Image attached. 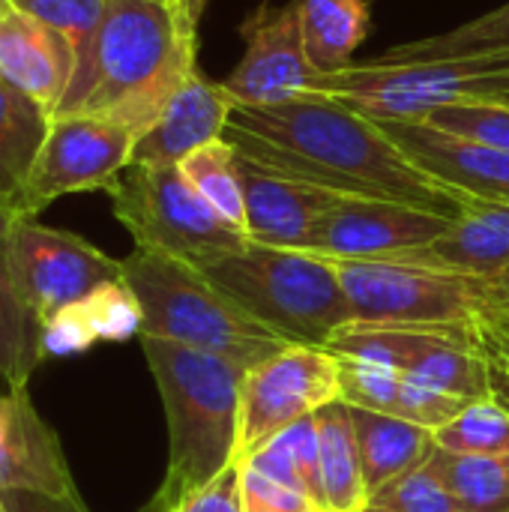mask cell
<instances>
[{
    "instance_id": "1",
    "label": "cell",
    "mask_w": 509,
    "mask_h": 512,
    "mask_svg": "<svg viewBox=\"0 0 509 512\" xmlns=\"http://www.w3.org/2000/svg\"><path fill=\"white\" fill-rule=\"evenodd\" d=\"M225 141L267 171L345 198L396 201L447 219L483 204L429 177L378 120L324 93L234 105Z\"/></svg>"
},
{
    "instance_id": "2",
    "label": "cell",
    "mask_w": 509,
    "mask_h": 512,
    "mask_svg": "<svg viewBox=\"0 0 509 512\" xmlns=\"http://www.w3.org/2000/svg\"><path fill=\"white\" fill-rule=\"evenodd\" d=\"M198 18L192 0H108L93 60L54 117H102L141 138L198 72Z\"/></svg>"
},
{
    "instance_id": "3",
    "label": "cell",
    "mask_w": 509,
    "mask_h": 512,
    "mask_svg": "<svg viewBox=\"0 0 509 512\" xmlns=\"http://www.w3.org/2000/svg\"><path fill=\"white\" fill-rule=\"evenodd\" d=\"M168 420V471L147 512H174L237 456L246 369L228 357L141 336Z\"/></svg>"
},
{
    "instance_id": "4",
    "label": "cell",
    "mask_w": 509,
    "mask_h": 512,
    "mask_svg": "<svg viewBox=\"0 0 509 512\" xmlns=\"http://www.w3.org/2000/svg\"><path fill=\"white\" fill-rule=\"evenodd\" d=\"M120 261L126 285L141 303V336L147 339L228 357L243 369H252L291 345L183 258L132 249Z\"/></svg>"
},
{
    "instance_id": "5",
    "label": "cell",
    "mask_w": 509,
    "mask_h": 512,
    "mask_svg": "<svg viewBox=\"0 0 509 512\" xmlns=\"http://www.w3.org/2000/svg\"><path fill=\"white\" fill-rule=\"evenodd\" d=\"M195 267L291 345L324 348L351 321L336 270L303 249H276L249 240Z\"/></svg>"
},
{
    "instance_id": "6",
    "label": "cell",
    "mask_w": 509,
    "mask_h": 512,
    "mask_svg": "<svg viewBox=\"0 0 509 512\" xmlns=\"http://www.w3.org/2000/svg\"><path fill=\"white\" fill-rule=\"evenodd\" d=\"M333 96L372 120H426L447 105L507 102L509 51L408 60V63H351L315 78V90Z\"/></svg>"
},
{
    "instance_id": "7",
    "label": "cell",
    "mask_w": 509,
    "mask_h": 512,
    "mask_svg": "<svg viewBox=\"0 0 509 512\" xmlns=\"http://www.w3.org/2000/svg\"><path fill=\"white\" fill-rule=\"evenodd\" d=\"M105 192L117 222L132 234L135 249L201 264L249 243L243 231L231 228L195 192L180 165L132 162Z\"/></svg>"
},
{
    "instance_id": "8",
    "label": "cell",
    "mask_w": 509,
    "mask_h": 512,
    "mask_svg": "<svg viewBox=\"0 0 509 512\" xmlns=\"http://www.w3.org/2000/svg\"><path fill=\"white\" fill-rule=\"evenodd\" d=\"M348 297L351 321L471 324L492 306V279L411 261L324 258Z\"/></svg>"
},
{
    "instance_id": "9",
    "label": "cell",
    "mask_w": 509,
    "mask_h": 512,
    "mask_svg": "<svg viewBox=\"0 0 509 512\" xmlns=\"http://www.w3.org/2000/svg\"><path fill=\"white\" fill-rule=\"evenodd\" d=\"M333 402H342V378L339 357L327 348L288 345L270 360L246 369L234 462H246L270 438L315 417Z\"/></svg>"
},
{
    "instance_id": "10",
    "label": "cell",
    "mask_w": 509,
    "mask_h": 512,
    "mask_svg": "<svg viewBox=\"0 0 509 512\" xmlns=\"http://www.w3.org/2000/svg\"><path fill=\"white\" fill-rule=\"evenodd\" d=\"M9 267L24 303L42 324L81 303L99 285L123 279V261L105 255L72 231L42 225L27 213L12 225Z\"/></svg>"
},
{
    "instance_id": "11",
    "label": "cell",
    "mask_w": 509,
    "mask_h": 512,
    "mask_svg": "<svg viewBox=\"0 0 509 512\" xmlns=\"http://www.w3.org/2000/svg\"><path fill=\"white\" fill-rule=\"evenodd\" d=\"M135 141L138 135L114 120L87 114L54 117L18 198V210L36 216L63 195L108 189L132 165Z\"/></svg>"
},
{
    "instance_id": "12",
    "label": "cell",
    "mask_w": 509,
    "mask_h": 512,
    "mask_svg": "<svg viewBox=\"0 0 509 512\" xmlns=\"http://www.w3.org/2000/svg\"><path fill=\"white\" fill-rule=\"evenodd\" d=\"M459 219L429 213L420 207L396 201H369V198H339L324 210L306 243L300 246L318 258H363V261H390L411 249H420L441 234H447Z\"/></svg>"
},
{
    "instance_id": "13",
    "label": "cell",
    "mask_w": 509,
    "mask_h": 512,
    "mask_svg": "<svg viewBox=\"0 0 509 512\" xmlns=\"http://www.w3.org/2000/svg\"><path fill=\"white\" fill-rule=\"evenodd\" d=\"M243 60L222 81L234 105H279L315 90V66L306 54L297 0L270 6L267 0L240 24Z\"/></svg>"
},
{
    "instance_id": "14",
    "label": "cell",
    "mask_w": 509,
    "mask_h": 512,
    "mask_svg": "<svg viewBox=\"0 0 509 512\" xmlns=\"http://www.w3.org/2000/svg\"><path fill=\"white\" fill-rule=\"evenodd\" d=\"M384 132L435 180L483 201L509 204V153L423 120H378Z\"/></svg>"
},
{
    "instance_id": "15",
    "label": "cell",
    "mask_w": 509,
    "mask_h": 512,
    "mask_svg": "<svg viewBox=\"0 0 509 512\" xmlns=\"http://www.w3.org/2000/svg\"><path fill=\"white\" fill-rule=\"evenodd\" d=\"M75 495V480L57 432L39 417L27 387L0 396V495Z\"/></svg>"
},
{
    "instance_id": "16",
    "label": "cell",
    "mask_w": 509,
    "mask_h": 512,
    "mask_svg": "<svg viewBox=\"0 0 509 512\" xmlns=\"http://www.w3.org/2000/svg\"><path fill=\"white\" fill-rule=\"evenodd\" d=\"M234 99L222 81H210L201 72L171 96L159 120L135 141L132 162L141 165H180L189 153L222 141Z\"/></svg>"
},
{
    "instance_id": "17",
    "label": "cell",
    "mask_w": 509,
    "mask_h": 512,
    "mask_svg": "<svg viewBox=\"0 0 509 512\" xmlns=\"http://www.w3.org/2000/svg\"><path fill=\"white\" fill-rule=\"evenodd\" d=\"M75 75V54L66 36L45 21L9 9L0 18V78L39 102L51 117L69 93Z\"/></svg>"
},
{
    "instance_id": "18",
    "label": "cell",
    "mask_w": 509,
    "mask_h": 512,
    "mask_svg": "<svg viewBox=\"0 0 509 512\" xmlns=\"http://www.w3.org/2000/svg\"><path fill=\"white\" fill-rule=\"evenodd\" d=\"M246 195V237L261 246L300 249L315 219L342 195L267 171L237 153Z\"/></svg>"
},
{
    "instance_id": "19",
    "label": "cell",
    "mask_w": 509,
    "mask_h": 512,
    "mask_svg": "<svg viewBox=\"0 0 509 512\" xmlns=\"http://www.w3.org/2000/svg\"><path fill=\"white\" fill-rule=\"evenodd\" d=\"M339 378H342V402L351 408H366L375 414L399 417L417 426L438 432L450 420H456L471 402L435 390L399 369L339 357Z\"/></svg>"
},
{
    "instance_id": "20",
    "label": "cell",
    "mask_w": 509,
    "mask_h": 512,
    "mask_svg": "<svg viewBox=\"0 0 509 512\" xmlns=\"http://www.w3.org/2000/svg\"><path fill=\"white\" fill-rule=\"evenodd\" d=\"M144 312L126 279L99 285L81 303L63 309L42 324L45 357H72L90 351L96 342H126L141 336Z\"/></svg>"
},
{
    "instance_id": "21",
    "label": "cell",
    "mask_w": 509,
    "mask_h": 512,
    "mask_svg": "<svg viewBox=\"0 0 509 512\" xmlns=\"http://www.w3.org/2000/svg\"><path fill=\"white\" fill-rule=\"evenodd\" d=\"M390 261H411L492 279L509 264V204H477L438 240Z\"/></svg>"
},
{
    "instance_id": "22",
    "label": "cell",
    "mask_w": 509,
    "mask_h": 512,
    "mask_svg": "<svg viewBox=\"0 0 509 512\" xmlns=\"http://www.w3.org/2000/svg\"><path fill=\"white\" fill-rule=\"evenodd\" d=\"M351 423H354V435L360 447L369 498L378 495L387 483L429 462L438 450L432 429L399 420V417L375 414L366 408H351Z\"/></svg>"
},
{
    "instance_id": "23",
    "label": "cell",
    "mask_w": 509,
    "mask_h": 512,
    "mask_svg": "<svg viewBox=\"0 0 509 512\" xmlns=\"http://www.w3.org/2000/svg\"><path fill=\"white\" fill-rule=\"evenodd\" d=\"M21 210L0 201V381L15 390L27 387L33 369L45 360L42 321L24 303L12 267H9V234Z\"/></svg>"
},
{
    "instance_id": "24",
    "label": "cell",
    "mask_w": 509,
    "mask_h": 512,
    "mask_svg": "<svg viewBox=\"0 0 509 512\" xmlns=\"http://www.w3.org/2000/svg\"><path fill=\"white\" fill-rule=\"evenodd\" d=\"M321 447V480L327 512H360L369 507V489L363 477L360 447L351 423V408L333 402L315 414Z\"/></svg>"
},
{
    "instance_id": "25",
    "label": "cell",
    "mask_w": 509,
    "mask_h": 512,
    "mask_svg": "<svg viewBox=\"0 0 509 512\" xmlns=\"http://www.w3.org/2000/svg\"><path fill=\"white\" fill-rule=\"evenodd\" d=\"M51 120L39 102L0 78V201L18 207Z\"/></svg>"
},
{
    "instance_id": "26",
    "label": "cell",
    "mask_w": 509,
    "mask_h": 512,
    "mask_svg": "<svg viewBox=\"0 0 509 512\" xmlns=\"http://www.w3.org/2000/svg\"><path fill=\"white\" fill-rule=\"evenodd\" d=\"M306 54L318 75L354 63V51L369 33L366 0H297Z\"/></svg>"
},
{
    "instance_id": "27",
    "label": "cell",
    "mask_w": 509,
    "mask_h": 512,
    "mask_svg": "<svg viewBox=\"0 0 509 512\" xmlns=\"http://www.w3.org/2000/svg\"><path fill=\"white\" fill-rule=\"evenodd\" d=\"M255 471L279 480L288 489L303 492L312 498L321 510L327 512V498H324V480H321V447H318V426L315 417L294 423L291 429L279 432L270 438L261 450H255L246 462Z\"/></svg>"
},
{
    "instance_id": "28",
    "label": "cell",
    "mask_w": 509,
    "mask_h": 512,
    "mask_svg": "<svg viewBox=\"0 0 509 512\" xmlns=\"http://www.w3.org/2000/svg\"><path fill=\"white\" fill-rule=\"evenodd\" d=\"M509 51V0L492 12L450 27L444 33H432L423 39L402 42L384 54L378 63H408V60H444V57H471V54H498Z\"/></svg>"
},
{
    "instance_id": "29",
    "label": "cell",
    "mask_w": 509,
    "mask_h": 512,
    "mask_svg": "<svg viewBox=\"0 0 509 512\" xmlns=\"http://www.w3.org/2000/svg\"><path fill=\"white\" fill-rule=\"evenodd\" d=\"M432 462L459 512H509V456H462L438 447Z\"/></svg>"
},
{
    "instance_id": "30",
    "label": "cell",
    "mask_w": 509,
    "mask_h": 512,
    "mask_svg": "<svg viewBox=\"0 0 509 512\" xmlns=\"http://www.w3.org/2000/svg\"><path fill=\"white\" fill-rule=\"evenodd\" d=\"M180 171L231 228L246 234V195L240 180V162L237 150L225 138L189 153L180 162Z\"/></svg>"
},
{
    "instance_id": "31",
    "label": "cell",
    "mask_w": 509,
    "mask_h": 512,
    "mask_svg": "<svg viewBox=\"0 0 509 512\" xmlns=\"http://www.w3.org/2000/svg\"><path fill=\"white\" fill-rule=\"evenodd\" d=\"M12 6L45 21L60 36H66V42L72 45V54H75L72 81L87 72L105 12H108V0H12Z\"/></svg>"
},
{
    "instance_id": "32",
    "label": "cell",
    "mask_w": 509,
    "mask_h": 512,
    "mask_svg": "<svg viewBox=\"0 0 509 512\" xmlns=\"http://www.w3.org/2000/svg\"><path fill=\"white\" fill-rule=\"evenodd\" d=\"M441 450L462 456H509V411L492 396L471 402L435 432Z\"/></svg>"
},
{
    "instance_id": "33",
    "label": "cell",
    "mask_w": 509,
    "mask_h": 512,
    "mask_svg": "<svg viewBox=\"0 0 509 512\" xmlns=\"http://www.w3.org/2000/svg\"><path fill=\"white\" fill-rule=\"evenodd\" d=\"M372 507L390 512H459L456 498L450 495L435 462H423L405 477L387 483L378 495L369 498Z\"/></svg>"
},
{
    "instance_id": "34",
    "label": "cell",
    "mask_w": 509,
    "mask_h": 512,
    "mask_svg": "<svg viewBox=\"0 0 509 512\" xmlns=\"http://www.w3.org/2000/svg\"><path fill=\"white\" fill-rule=\"evenodd\" d=\"M423 123L495 144L509 153V102H471L432 111Z\"/></svg>"
},
{
    "instance_id": "35",
    "label": "cell",
    "mask_w": 509,
    "mask_h": 512,
    "mask_svg": "<svg viewBox=\"0 0 509 512\" xmlns=\"http://www.w3.org/2000/svg\"><path fill=\"white\" fill-rule=\"evenodd\" d=\"M240 501L243 512H324L303 492L282 486L252 465H240Z\"/></svg>"
},
{
    "instance_id": "36",
    "label": "cell",
    "mask_w": 509,
    "mask_h": 512,
    "mask_svg": "<svg viewBox=\"0 0 509 512\" xmlns=\"http://www.w3.org/2000/svg\"><path fill=\"white\" fill-rule=\"evenodd\" d=\"M174 512H243L240 501V465L222 471L213 483L189 495Z\"/></svg>"
},
{
    "instance_id": "37",
    "label": "cell",
    "mask_w": 509,
    "mask_h": 512,
    "mask_svg": "<svg viewBox=\"0 0 509 512\" xmlns=\"http://www.w3.org/2000/svg\"><path fill=\"white\" fill-rule=\"evenodd\" d=\"M9 512H90L81 495H42V492H6Z\"/></svg>"
},
{
    "instance_id": "38",
    "label": "cell",
    "mask_w": 509,
    "mask_h": 512,
    "mask_svg": "<svg viewBox=\"0 0 509 512\" xmlns=\"http://www.w3.org/2000/svg\"><path fill=\"white\" fill-rule=\"evenodd\" d=\"M477 333H480V348H483V357L489 366V396L509 411V360L498 351V345L480 330V324H477Z\"/></svg>"
},
{
    "instance_id": "39",
    "label": "cell",
    "mask_w": 509,
    "mask_h": 512,
    "mask_svg": "<svg viewBox=\"0 0 509 512\" xmlns=\"http://www.w3.org/2000/svg\"><path fill=\"white\" fill-rule=\"evenodd\" d=\"M477 324H480V330H483V333H486V336H489V339L498 345V351H501V354H504V357L509 360V333L507 330H501V327L495 324V318L489 315V309H486V312L477 318Z\"/></svg>"
},
{
    "instance_id": "40",
    "label": "cell",
    "mask_w": 509,
    "mask_h": 512,
    "mask_svg": "<svg viewBox=\"0 0 509 512\" xmlns=\"http://www.w3.org/2000/svg\"><path fill=\"white\" fill-rule=\"evenodd\" d=\"M492 303H495V306L509 303V264L498 273V276H492Z\"/></svg>"
},
{
    "instance_id": "41",
    "label": "cell",
    "mask_w": 509,
    "mask_h": 512,
    "mask_svg": "<svg viewBox=\"0 0 509 512\" xmlns=\"http://www.w3.org/2000/svg\"><path fill=\"white\" fill-rule=\"evenodd\" d=\"M489 315L495 318V324L501 327V330H507L509 333V303H501V306H489Z\"/></svg>"
},
{
    "instance_id": "42",
    "label": "cell",
    "mask_w": 509,
    "mask_h": 512,
    "mask_svg": "<svg viewBox=\"0 0 509 512\" xmlns=\"http://www.w3.org/2000/svg\"><path fill=\"white\" fill-rule=\"evenodd\" d=\"M12 9V0H0V18Z\"/></svg>"
},
{
    "instance_id": "43",
    "label": "cell",
    "mask_w": 509,
    "mask_h": 512,
    "mask_svg": "<svg viewBox=\"0 0 509 512\" xmlns=\"http://www.w3.org/2000/svg\"><path fill=\"white\" fill-rule=\"evenodd\" d=\"M360 512H390V510H381V507H372V504H369L366 510H360Z\"/></svg>"
},
{
    "instance_id": "44",
    "label": "cell",
    "mask_w": 509,
    "mask_h": 512,
    "mask_svg": "<svg viewBox=\"0 0 509 512\" xmlns=\"http://www.w3.org/2000/svg\"><path fill=\"white\" fill-rule=\"evenodd\" d=\"M0 512H9V507H6V498L0 495Z\"/></svg>"
},
{
    "instance_id": "45",
    "label": "cell",
    "mask_w": 509,
    "mask_h": 512,
    "mask_svg": "<svg viewBox=\"0 0 509 512\" xmlns=\"http://www.w3.org/2000/svg\"><path fill=\"white\" fill-rule=\"evenodd\" d=\"M192 3H195L198 9H204V0H192Z\"/></svg>"
},
{
    "instance_id": "46",
    "label": "cell",
    "mask_w": 509,
    "mask_h": 512,
    "mask_svg": "<svg viewBox=\"0 0 509 512\" xmlns=\"http://www.w3.org/2000/svg\"><path fill=\"white\" fill-rule=\"evenodd\" d=\"M507 102H509V99H507Z\"/></svg>"
}]
</instances>
